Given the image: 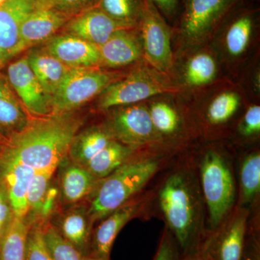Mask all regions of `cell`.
<instances>
[{"label":"cell","mask_w":260,"mask_h":260,"mask_svg":"<svg viewBox=\"0 0 260 260\" xmlns=\"http://www.w3.org/2000/svg\"><path fill=\"white\" fill-rule=\"evenodd\" d=\"M183 89L172 78L141 61L127 75L111 84L97 102L99 110L146 102L162 94H180Z\"/></svg>","instance_id":"5"},{"label":"cell","mask_w":260,"mask_h":260,"mask_svg":"<svg viewBox=\"0 0 260 260\" xmlns=\"http://www.w3.org/2000/svg\"><path fill=\"white\" fill-rule=\"evenodd\" d=\"M36 171L2 155L0 158V184L4 187L15 216L25 219L28 216L27 193Z\"/></svg>","instance_id":"19"},{"label":"cell","mask_w":260,"mask_h":260,"mask_svg":"<svg viewBox=\"0 0 260 260\" xmlns=\"http://www.w3.org/2000/svg\"><path fill=\"white\" fill-rule=\"evenodd\" d=\"M200 174L210 225L214 232L226 220L234 206L235 184L229 162L217 150L205 152L200 162Z\"/></svg>","instance_id":"6"},{"label":"cell","mask_w":260,"mask_h":260,"mask_svg":"<svg viewBox=\"0 0 260 260\" xmlns=\"http://www.w3.org/2000/svg\"><path fill=\"white\" fill-rule=\"evenodd\" d=\"M136 149L113 140L83 167L101 180L130 160Z\"/></svg>","instance_id":"27"},{"label":"cell","mask_w":260,"mask_h":260,"mask_svg":"<svg viewBox=\"0 0 260 260\" xmlns=\"http://www.w3.org/2000/svg\"><path fill=\"white\" fill-rule=\"evenodd\" d=\"M178 260V259H177ZM179 260H213L208 251L200 246L198 250L191 251L184 254L183 258Z\"/></svg>","instance_id":"41"},{"label":"cell","mask_w":260,"mask_h":260,"mask_svg":"<svg viewBox=\"0 0 260 260\" xmlns=\"http://www.w3.org/2000/svg\"><path fill=\"white\" fill-rule=\"evenodd\" d=\"M42 229L46 242L54 260H98L80 252L52 225H47Z\"/></svg>","instance_id":"32"},{"label":"cell","mask_w":260,"mask_h":260,"mask_svg":"<svg viewBox=\"0 0 260 260\" xmlns=\"http://www.w3.org/2000/svg\"><path fill=\"white\" fill-rule=\"evenodd\" d=\"M176 83L184 92L204 90L218 83L220 61L211 44H206L182 54Z\"/></svg>","instance_id":"12"},{"label":"cell","mask_w":260,"mask_h":260,"mask_svg":"<svg viewBox=\"0 0 260 260\" xmlns=\"http://www.w3.org/2000/svg\"><path fill=\"white\" fill-rule=\"evenodd\" d=\"M106 126H93L78 132L70 144L68 156L72 162L85 166L112 140Z\"/></svg>","instance_id":"25"},{"label":"cell","mask_w":260,"mask_h":260,"mask_svg":"<svg viewBox=\"0 0 260 260\" xmlns=\"http://www.w3.org/2000/svg\"><path fill=\"white\" fill-rule=\"evenodd\" d=\"M8 138H7L5 135H3L1 133H0V145H5L7 143H8Z\"/></svg>","instance_id":"43"},{"label":"cell","mask_w":260,"mask_h":260,"mask_svg":"<svg viewBox=\"0 0 260 260\" xmlns=\"http://www.w3.org/2000/svg\"><path fill=\"white\" fill-rule=\"evenodd\" d=\"M194 176L185 169L172 172L158 191V204L169 231L184 254L204 242L203 207Z\"/></svg>","instance_id":"2"},{"label":"cell","mask_w":260,"mask_h":260,"mask_svg":"<svg viewBox=\"0 0 260 260\" xmlns=\"http://www.w3.org/2000/svg\"><path fill=\"white\" fill-rule=\"evenodd\" d=\"M240 0H184L174 56L209 44Z\"/></svg>","instance_id":"4"},{"label":"cell","mask_w":260,"mask_h":260,"mask_svg":"<svg viewBox=\"0 0 260 260\" xmlns=\"http://www.w3.org/2000/svg\"><path fill=\"white\" fill-rule=\"evenodd\" d=\"M7 78L29 114L36 117L52 114L50 99L30 69L26 56L8 66Z\"/></svg>","instance_id":"13"},{"label":"cell","mask_w":260,"mask_h":260,"mask_svg":"<svg viewBox=\"0 0 260 260\" xmlns=\"http://www.w3.org/2000/svg\"><path fill=\"white\" fill-rule=\"evenodd\" d=\"M241 204H250L260 190V153L254 151L246 155L239 173Z\"/></svg>","instance_id":"31"},{"label":"cell","mask_w":260,"mask_h":260,"mask_svg":"<svg viewBox=\"0 0 260 260\" xmlns=\"http://www.w3.org/2000/svg\"><path fill=\"white\" fill-rule=\"evenodd\" d=\"M124 75L96 68H70L51 99L52 114L70 113Z\"/></svg>","instance_id":"7"},{"label":"cell","mask_w":260,"mask_h":260,"mask_svg":"<svg viewBox=\"0 0 260 260\" xmlns=\"http://www.w3.org/2000/svg\"><path fill=\"white\" fill-rule=\"evenodd\" d=\"M4 1L5 0H0V4H2V3H3Z\"/></svg>","instance_id":"44"},{"label":"cell","mask_w":260,"mask_h":260,"mask_svg":"<svg viewBox=\"0 0 260 260\" xmlns=\"http://www.w3.org/2000/svg\"><path fill=\"white\" fill-rule=\"evenodd\" d=\"M99 181L86 168L72 162L61 172V197L67 203H78L93 192Z\"/></svg>","instance_id":"26"},{"label":"cell","mask_w":260,"mask_h":260,"mask_svg":"<svg viewBox=\"0 0 260 260\" xmlns=\"http://www.w3.org/2000/svg\"><path fill=\"white\" fill-rule=\"evenodd\" d=\"M238 133L245 138L256 137L260 133V107L256 104L246 108L238 125Z\"/></svg>","instance_id":"35"},{"label":"cell","mask_w":260,"mask_h":260,"mask_svg":"<svg viewBox=\"0 0 260 260\" xmlns=\"http://www.w3.org/2000/svg\"><path fill=\"white\" fill-rule=\"evenodd\" d=\"M108 112L104 125L114 140L135 148L162 142L153 127L145 102L113 108Z\"/></svg>","instance_id":"9"},{"label":"cell","mask_w":260,"mask_h":260,"mask_svg":"<svg viewBox=\"0 0 260 260\" xmlns=\"http://www.w3.org/2000/svg\"><path fill=\"white\" fill-rule=\"evenodd\" d=\"M30 120L8 78L0 74V133L9 139L22 131Z\"/></svg>","instance_id":"24"},{"label":"cell","mask_w":260,"mask_h":260,"mask_svg":"<svg viewBox=\"0 0 260 260\" xmlns=\"http://www.w3.org/2000/svg\"><path fill=\"white\" fill-rule=\"evenodd\" d=\"M54 172L43 171L36 172L29 184L27 202L28 205V215L32 214L37 218L44 196L51 185V179Z\"/></svg>","instance_id":"33"},{"label":"cell","mask_w":260,"mask_h":260,"mask_svg":"<svg viewBox=\"0 0 260 260\" xmlns=\"http://www.w3.org/2000/svg\"><path fill=\"white\" fill-rule=\"evenodd\" d=\"M53 0H5L0 4V47L13 57L23 51L19 38L20 25L39 10L51 8Z\"/></svg>","instance_id":"14"},{"label":"cell","mask_w":260,"mask_h":260,"mask_svg":"<svg viewBox=\"0 0 260 260\" xmlns=\"http://www.w3.org/2000/svg\"><path fill=\"white\" fill-rule=\"evenodd\" d=\"M29 229L25 219L14 217L0 244V260H25Z\"/></svg>","instance_id":"30"},{"label":"cell","mask_w":260,"mask_h":260,"mask_svg":"<svg viewBox=\"0 0 260 260\" xmlns=\"http://www.w3.org/2000/svg\"><path fill=\"white\" fill-rule=\"evenodd\" d=\"M91 220L88 210L78 207L70 210L61 219L60 234L85 255L90 237Z\"/></svg>","instance_id":"28"},{"label":"cell","mask_w":260,"mask_h":260,"mask_svg":"<svg viewBox=\"0 0 260 260\" xmlns=\"http://www.w3.org/2000/svg\"><path fill=\"white\" fill-rule=\"evenodd\" d=\"M178 94H162L147 100L149 115L153 127L162 141L177 138L182 131V113L175 101Z\"/></svg>","instance_id":"22"},{"label":"cell","mask_w":260,"mask_h":260,"mask_svg":"<svg viewBox=\"0 0 260 260\" xmlns=\"http://www.w3.org/2000/svg\"><path fill=\"white\" fill-rule=\"evenodd\" d=\"M145 0H99L96 7L118 23L136 28L144 10Z\"/></svg>","instance_id":"29"},{"label":"cell","mask_w":260,"mask_h":260,"mask_svg":"<svg viewBox=\"0 0 260 260\" xmlns=\"http://www.w3.org/2000/svg\"><path fill=\"white\" fill-rule=\"evenodd\" d=\"M153 260H177L175 245L168 230L162 234Z\"/></svg>","instance_id":"38"},{"label":"cell","mask_w":260,"mask_h":260,"mask_svg":"<svg viewBox=\"0 0 260 260\" xmlns=\"http://www.w3.org/2000/svg\"><path fill=\"white\" fill-rule=\"evenodd\" d=\"M240 85L225 83L213 84L202 98L200 110L206 125L219 127L232 120L244 102Z\"/></svg>","instance_id":"15"},{"label":"cell","mask_w":260,"mask_h":260,"mask_svg":"<svg viewBox=\"0 0 260 260\" xmlns=\"http://www.w3.org/2000/svg\"><path fill=\"white\" fill-rule=\"evenodd\" d=\"M25 260H54L48 247L42 228L29 229L25 244Z\"/></svg>","instance_id":"34"},{"label":"cell","mask_w":260,"mask_h":260,"mask_svg":"<svg viewBox=\"0 0 260 260\" xmlns=\"http://www.w3.org/2000/svg\"><path fill=\"white\" fill-rule=\"evenodd\" d=\"M161 160L156 158L129 160L101 179L92 192L88 210L92 223L102 220L130 201L158 172Z\"/></svg>","instance_id":"3"},{"label":"cell","mask_w":260,"mask_h":260,"mask_svg":"<svg viewBox=\"0 0 260 260\" xmlns=\"http://www.w3.org/2000/svg\"><path fill=\"white\" fill-rule=\"evenodd\" d=\"M256 23L251 13H244L233 18L220 29L212 46L220 64L226 66L233 75L246 61L255 40Z\"/></svg>","instance_id":"10"},{"label":"cell","mask_w":260,"mask_h":260,"mask_svg":"<svg viewBox=\"0 0 260 260\" xmlns=\"http://www.w3.org/2000/svg\"><path fill=\"white\" fill-rule=\"evenodd\" d=\"M248 210L239 208L201 246L213 260H243L247 242Z\"/></svg>","instance_id":"11"},{"label":"cell","mask_w":260,"mask_h":260,"mask_svg":"<svg viewBox=\"0 0 260 260\" xmlns=\"http://www.w3.org/2000/svg\"><path fill=\"white\" fill-rule=\"evenodd\" d=\"M14 217L6 191L0 184V244Z\"/></svg>","instance_id":"37"},{"label":"cell","mask_w":260,"mask_h":260,"mask_svg":"<svg viewBox=\"0 0 260 260\" xmlns=\"http://www.w3.org/2000/svg\"><path fill=\"white\" fill-rule=\"evenodd\" d=\"M101 67L119 68L143 61V45L138 27L116 30L99 47Z\"/></svg>","instance_id":"17"},{"label":"cell","mask_w":260,"mask_h":260,"mask_svg":"<svg viewBox=\"0 0 260 260\" xmlns=\"http://www.w3.org/2000/svg\"><path fill=\"white\" fill-rule=\"evenodd\" d=\"M153 4L156 7L160 14L167 17L168 18H172L177 11L179 0H150Z\"/></svg>","instance_id":"40"},{"label":"cell","mask_w":260,"mask_h":260,"mask_svg":"<svg viewBox=\"0 0 260 260\" xmlns=\"http://www.w3.org/2000/svg\"><path fill=\"white\" fill-rule=\"evenodd\" d=\"M10 59H11V58H10V56L5 52V51L0 47V69H1L3 67H4V65L6 64Z\"/></svg>","instance_id":"42"},{"label":"cell","mask_w":260,"mask_h":260,"mask_svg":"<svg viewBox=\"0 0 260 260\" xmlns=\"http://www.w3.org/2000/svg\"><path fill=\"white\" fill-rule=\"evenodd\" d=\"M138 28L143 45V61L172 78L175 65L173 31L150 0H145Z\"/></svg>","instance_id":"8"},{"label":"cell","mask_w":260,"mask_h":260,"mask_svg":"<svg viewBox=\"0 0 260 260\" xmlns=\"http://www.w3.org/2000/svg\"><path fill=\"white\" fill-rule=\"evenodd\" d=\"M65 32L100 47L116 30L130 28L118 23L98 7L75 15L65 24Z\"/></svg>","instance_id":"20"},{"label":"cell","mask_w":260,"mask_h":260,"mask_svg":"<svg viewBox=\"0 0 260 260\" xmlns=\"http://www.w3.org/2000/svg\"><path fill=\"white\" fill-rule=\"evenodd\" d=\"M144 200H130L103 218L92 237L91 250L86 256L98 260H109L118 234L129 220L144 208Z\"/></svg>","instance_id":"16"},{"label":"cell","mask_w":260,"mask_h":260,"mask_svg":"<svg viewBox=\"0 0 260 260\" xmlns=\"http://www.w3.org/2000/svg\"><path fill=\"white\" fill-rule=\"evenodd\" d=\"M81 119L71 112L30 119L20 133L10 137L2 155L36 172H54L64 161Z\"/></svg>","instance_id":"1"},{"label":"cell","mask_w":260,"mask_h":260,"mask_svg":"<svg viewBox=\"0 0 260 260\" xmlns=\"http://www.w3.org/2000/svg\"><path fill=\"white\" fill-rule=\"evenodd\" d=\"M70 18L51 8L32 13L19 28V38L23 50L50 39Z\"/></svg>","instance_id":"21"},{"label":"cell","mask_w":260,"mask_h":260,"mask_svg":"<svg viewBox=\"0 0 260 260\" xmlns=\"http://www.w3.org/2000/svg\"><path fill=\"white\" fill-rule=\"evenodd\" d=\"M99 0H53L51 8L73 18L85 10L96 7Z\"/></svg>","instance_id":"36"},{"label":"cell","mask_w":260,"mask_h":260,"mask_svg":"<svg viewBox=\"0 0 260 260\" xmlns=\"http://www.w3.org/2000/svg\"><path fill=\"white\" fill-rule=\"evenodd\" d=\"M44 47L68 68H101L99 47L71 34L53 36Z\"/></svg>","instance_id":"18"},{"label":"cell","mask_w":260,"mask_h":260,"mask_svg":"<svg viewBox=\"0 0 260 260\" xmlns=\"http://www.w3.org/2000/svg\"><path fill=\"white\" fill-rule=\"evenodd\" d=\"M29 66L50 99L68 73L70 68L51 54L45 47H34L26 55Z\"/></svg>","instance_id":"23"},{"label":"cell","mask_w":260,"mask_h":260,"mask_svg":"<svg viewBox=\"0 0 260 260\" xmlns=\"http://www.w3.org/2000/svg\"><path fill=\"white\" fill-rule=\"evenodd\" d=\"M59 194V191L58 190L57 188L51 185L49 186L43 200L37 218L41 219L42 220H47L50 216L55 208L56 200Z\"/></svg>","instance_id":"39"}]
</instances>
